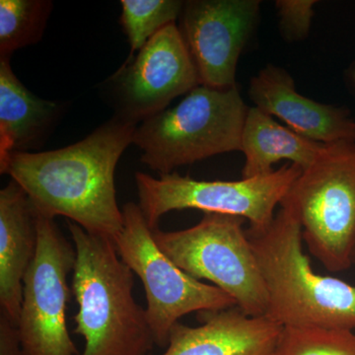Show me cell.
Returning <instances> with one entry per match:
<instances>
[{"label":"cell","mask_w":355,"mask_h":355,"mask_svg":"<svg viewBox=\"0 0 355 355\" xmlns=\"http://www.w3.org/2000/svg\"><path fill=\"white\" fill-rule=\"evenodd\" d=\"M0 355H27L23 349L17 324L0 312Z\"/></svg>","instance_id":"obj_21"},{"label":"cell","mask_w":355,"mask_h":355,"mask_svg":"<svg viewBox=\"0 0 355 355\" xmlns=\"http://www.w3.org/2000/svg\"><path fill=\"white\" fill-rule=\"evenodd\" d=\"M280 207L300 223L303 241L327 270L352 266L355 247V142L324 144Z\"/></svg>","instance_id":"obj_5"},{"label":"cell","mask_w":355,"mask_h":355,"mask_svg":"<svg viewBox=\"0 0 355 355\" xmlns=\"http://www.w3.org/2000/svg\"><path fill=\"white\" fill-rule=\"evenodd\" d=\"M137 128L116 114L72 146L8 154L0 160V173L22 187L40 216H64L90 234L114 242L123 228L114 173Z\"/></svg>","instance_id":"obj_1"},{"label":"cell","mask_w":355,"mask_h":355,"mask_svg":"<svg viewBox=\"0 0 355 355\" xmlns=\"http://www.w3.org/2000/svg\"><path fill=\"white\" fill-rule=\"evenodd\" d=\"M244 218L203 214L193 227L154 229L156 244L191 277L207 280L231 296L250 316H266L268 293L248 238Z\"/></svg>","instance_id":"obj_6"},{"label":"cell","mask_w":355,"mask_h":355,"mask_svg":"<svg viewBox=\"0 0 355 355\" xmlns=\"http://www.w3.org/2000/svg\"><path fill=\"white\" fill-rule=\"evenodd\" d=\"M53 9L49 0L0 1V60L19 49L38 43Z\"/></svg>","instance_id":"obj_17"},{"label":"cell","mask_w":355,"mask_h":355,"mask_svg":"<svg viewBox=\"0 0 355 355\" xmlns=\"http://www.w3.org/2000/svg\"><path fill=\"white\" fill-rule=\"evenodd\" d=\"M118 116L139 123L200 85L198 70L176 23L158 32L111 77Z\"/></svg>","instance_id":"obj_10"},{"label":"cell","mask_w":355,"mask_h":355,"mask_svg":"<svg viewBox=\"0 0 355 355\" xmlns=\"http://www.w3.org/2000/svg\"><path fill=\"white\" fill-rule=\"evenodd\" d=\"M324 144L305 139L270 116L250 107L243 128L241 151L245 155L242 179L266 176L280 160L291 161L302 171L316 160Z\"/></svg>","instance_id":"obj_16"},{"label":"cell","mask_w":355,"mask_h":355,"mask_svg":"<svg viewBox=\"0 0 355 355\" xmlns=\"http://www.w3.org/2000/svg\"><path fill=\"white\" fill-rule=\"evenodd\" d=\"M36 254L23 282L18 331L27 355H80L70 338L67 277L76 261L74 245L55 219L38 214Z\"/></svg>","instance_id":"obj_9"},{"label":"cell","mask_w":355,"mask_h":355,"mask_svg":"<svg viewBox=\"0 0 355 355\" xmlns=\"http://www.w3.org/2000/svg\"><path fill=\"white\" fill-rule=\"evenodd\" d=\"M38 214L19 184L0 191V312L18 324L23 282L38 245Z\"/></svg>","instance_id":"obj_14"},{"label":"cell","mask_w":355,"mask_h":355,"mask_svg":"<svg viewBox=\"0 0 355 355\" xmlns=\"http://www.w3.org/2000/svg\"><path fill=\"white\" fill-rule=\"evenodd\" d=\"M62 112L60 103L37 97L23 85L10 58L0 60V160L38 147Z\"/></svg>","instance_id":"obj_15"},{"label":"cell","mask_w":355,"mask_h":355,"mask_svg":"<svg viewBox=\"0 0 355 355\" xmlns=\"http://www.w3.org/2000/svg\"><path fill=\"white\" fill-rule=\"evenodd\" d=\"M316 0H277L275 1L280 36L287 43L304 41L314 17Z\"/></svg>","instance_id":"obj_20"},{"label":"cell","mask_w":355,"mask_h":355,"mask_svg":"<svg viewBox=\"0 0 355 355\" xmlns=\"http://www.w3.org/2000/svg\"><path fill=\"white\" fill-rule=\"evenodd\" d=\"M202 324L177 323L162 355H270L284 328L268 316H250L238 306L198 314Z\"/></svg>","instance_id":"obj_13"},{"label":"cell","mask_w":355,"mask_h":355,"mask_svg":"<svg viewBox=\"0 0 355 355\" xmlns=\"http://www.w3.org/2000/svg\"><path fill=\"white\" fill-rule=\"evenodd\" d=\"M123 214V228L114 244L121 260L144 284L155 345L167 347L173 327L186 315L237 306L227 293L193 279L161 251L139 205L125 203Z\"/></svg>","instance_id":"obj_7"},{"label":"cell","mask_w":355,"mask_h":355,"mask_svg":"<svg viewBox=\"0 0 355 355\" xmlns=\"http://www.w3.org/2000/svg\"><path fill=\"white\" fill-rule=\"evenodd\" d=\"M352 266H355V247H354V253H352Z\"/></svg>","instance_id":"obj_23"},{"label":"cell","mask_w":355,"mask_h":355,"mask_svg":"<svg viewBox=\"0 0 355 355\" xmlns=\"http://www.w3.org/2000/svg\"><path fill=\"white\" fill-rule=\"evenodd\" d=\"M248 95L254 107L286 123L301 137L321 144L355 142V121L347 107L301 95L284 67L268 64L252 77Z\"/></svg>","instance_id":"obj_12"},{"label":"cell","mask_w":355,"mask_h":355,"mask_svg":"<svg viewBox=\"0 0 355 355\" xmlns=\"http://www.w3.org/2000/svg\"><path fill=\"white\" fill-rule=\"evenodd\" d=\"M301 172L298 166L286 164L272 174L240 181H198L178 173L154 178L137 172L135 184L140 209L153 230L164 214L183 209L242 217L250 228L263 230L272 224L275 209Z\"/></svg>","instance_id":"obj_8"},{"label":"cell","mask_w":355,"mask_h":355,"mask_svg":"<svg viewBox=\"0 0 355 355\" xmlns=\"http://www.w3.org/2000/svg\"><path fill=\"white\" fill-rule=\"evenodd\" d=\"M260 0H190L179 29L198 70L200 85L236 86L240 55L260 20Z\"/></svg>","instance_id":"obj_11"},{"label":"cell","mask_w":355,"mask_h":355,"mask_svg":"<svg viewBox=\"0 0 355 355\" xmlns=\"http://www.w3.org/2000/svg\"><path fill=\"white\" fill-rule=\"evenodd\" d=\"M69 229L76 252L74 333L85 340L80 355H148L155 342L146 309L133 296V272L121 260L113 241L71 221Z\"/></svg>","instance_id":"obj_3"},{"label":"cell","mask_w":355,"mask_h":355,"mask_svg":"<svg viewBox=\"0 0 355 355\" xmlns=\"http://www.w3.org/2000/svg\"><path fill=\"white\" fill-rule=\"evenodd\" d=\"M343 84L355 99V58L343 71Z\"/></svg>","instance_id":"obj_22"},{"label":"cell","mask_w":355,"mask_h":355,"mask_svg":"<svg viewBox=\"0 0 355 355\" xmlns=\"http://www.w3.org/2000/svg\"><path fill=\"white\" fill-rule=\"evenodd\" d=\"M249 107L237 85L218 89L198 85L179 104L135 130L133 144L141 162L159 175L219 154L241 151Z\"/></svg>","instance_id":"obj_4"},{"label":"cell","mask_w":355,"mask_h":355,"mask_svg":"<svg viewBox=\"0 0 355 355\" xmlns=\"http://www.w3.org/2000/svg\"><path fill=\"white\" fill-rule=\"evenodd\" d=\"M246 233L268 293L266 316L282 328L354 331L355 286L313 270L288 207H280L268 228Z\"/></svg>","instance_id":"obj_2"},{"label":"cell","mask_w":355,"mask_h":355,"mask_svg":"<svg viewBox=\"0 0 355 355\" xmlns=\"http://www.w3.org/2000/svg\"><path fill=\"white\" fill-rule=\"evenodd\" d=\"M184 3L180 0H121V23L130 43V58L158 32L176 22Z\"/></svg>","instance_id":"obj_18"},{"label":"cell","mask_w":355,"mask_h":355,"mask_svg":"<svg viewBox=\"0 0 355 355\" xmlns=\"http://www.w3.org/2000/svg\"><path fill=\"white\" fill-rule=\"evenodd\" d=\"M270 355H355L352 331L284 328Z\"/></svg>","instance_id":"obj_19"}]
</instances>
